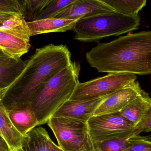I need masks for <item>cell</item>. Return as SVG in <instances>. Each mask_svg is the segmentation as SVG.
Returning a JSON list of instances; mask_svg holds the SVG:
<instances>
[{
  "label": "cell",
  "mask_w": 151,
  "mask_h": 151,
  "mask_svg": "<svg viewBox=\"0 0 151 151\" xmlns=\"http://www.w3.org/2000/svg\"><path fill=\"white\" fill-rule=\"evenodd\" d=\"M15 151H23L21 150V148H19V149H17V150H16Z\"/></svg>",
  "instance_id": "obj_31"
},
{
  "label": "cell",
  "mask_w": 151,
  "mask_h": 151,
  "mask_svg": "<svg viewBox=\"0 0 151 151\" xmlns=\"http://www.w3.org/2000/svg\"><path fill=\"white\" fill-rule=\"evenodd\" d=\"M48 145L49 151H64L59 146L56 145L50 138L49 139Z\"/></svg>",
  "instance_id": "obj_27"
},
{
  "label": "cell",
  "mask_w": 151,
  "mask_h": 151,
  "mask_svg": "<svg viewBox=\"0 0 151 151\" xmlns=\"http://www.w3.org/2000/svg\"><path fill=\"white\" fill-rule=\"evenodd\" d=\"M110 95L88 101L69 99L66 101L52 116L67 117L87 122L90 118L94 116L97 108Z\"/></svg>",
  "instance_id": "obj_11"
},
{
  "label": "cell",
  "mask_w": 151,
  "mask_h": 151,
  "mask_svg": "<svg viewBox=\"0 0 151 151\" xmlns=\"http://www.w3.org/2000/svg\"><path fill=\"white\" fill-rule=\"evenodd\" d=\"M23 14L18 12L0 9V27L3 26L9 19L17 17Z\"/></svg>",
  "instance_id": "obj_25"
},
{
  "label": "cell",
  "mask_w": 151,
  "mask_h": 151,
  "mask_svg": "<svg viewBox=\"0 0 151 151\" xmlns=\"http://www.w3.org/2000/svg\"><path fill=\"white\" fill-rule=\"evenodd\" d=\"M137 75L108 73L88 81L78 83L69 100L88 101L110 95L136 81Z\"/></svg>",
  "instance_id": "obj_6"
},
{
  "label": "cell",
  "mask_w": 151,
  "mask_h": 151,
  "mask_svg": "<svg viewBox=\"0 0 151 151\" xmlns=\"http://www.w3.org/2000/svg\"><path fill=\"white\" fill-rule=\"evenodd\" d=\"M11 58L5 54L0 49V63H5L11 59Z\"/></svg>",
  "instance_id": "obj_28"
},
{
  "label": "cell",
  "mask_w": 151,
  "mask_h": 151,
  "mask_svg": "<svg viewBox=\"0 0 151 151\" xmlns=\"http://www.w3.org/2000/svg\"><path fill=\"white\" fill-rule=\"evenodd\" d=\"M122 151H151L150 137Z\"/></svg>",
  "instance_id": "obj_24"
},
{
  "label": "cell",
  "mask_w": 151,
  "mask_h": 151,
  "mask_svg": "<svg viewBox=\"0 0 151 151\" xmlns=\"http://www.w3.org/2000/svg\"><path fill=\"white\" fill-rule=\"evenodd\" d=\"M141 19L113 12L77 20L72 30L73 39L84 42H97L112 36H119L139 29Z\"/></svg>",
  "instance_id": "obj_4"
},
{
  "label": "cell",
  "mask_w": 151,
  "mask_h": 151,
  "mask_svg": "<svg viewBox=\"0 0 151 151\" xmlns=\"http://www.w3.org/2000/svg\"><path fill=\"white\" fill-rule=\"evenodd\" d=\"M30 37L24 15L11 19L0 27V49L9 57L20 59L31 47Z\"/></svg>",
  "instance_id": "obj_8"
},
{
  "label": "cell",
  "mask_w": 151,
  "mask_h": 151,
  "mask_svg": "<svg viewBox=\"0 0 151 151\" xmlns=\"http://www.w3.org/2000/svg\"><path fill=\"white\" fill-rule=\"evenodd\" d=\"M76 21L64 19L48 18L27 21L31 36L42 34L66 32L72 30Z\"/></svg>",
  "instance_id": "obj_13"
},
{
  "label": "cell",
  "mask_w": 151,
  "mask_h": 151,
  "mask_svg": "<svg viewBox=\"0 0 151 151\" xmlns=\"http://www.w3.org/2000/svg\"><path fill=\"white\" fill-rule=\"evenodd\" d=\"M0 9L24 15L23 9L18 0H0Z\"/></svg>",
  "instance_id": "obj_23"
},
{
  "label": "cell",
  "mask_w": 151,
  "mask_h": 151,
  "mask_svg": "<svg viewBox=\"0 0 151 151\" xmlns=\"http://www.w3.org/2000/svg\"><path fill=\"white\" fill-rule=\"evenodd\" d=\"M25 63L23 71L2 99L7 111L32 102L50 79L71 64V53L65 45L50 44L37 48Z\"/></svg>",
  "instance_id": "obj_2"
},
{
  "label": "cell",
  "mask_w": 151,
  "mask_h": 151,
  "mask_svg": "<svg viewBox=\"0 0 151 151\" xmlns=\"http://www.w3.org/2000/svg\"><path fill=\"white\" fill-rule=\"evenodd\" d=\"M148 137L142 136L136 132L126 137L94 144V150L95 151H122Z\"/></svg>",
  "instance_id": "obj_18"
},
{
  "label": "cell",
  "mask_w": 151,
  "mask_h": 151,
  "mask_svg": "<svg viewBox=\"0 0 151 151\" xmlns=\"http://www.w3.org/2000/svg\"><path fill=\"white\" fill-rule=\"evenodd\" d=\"M151 109L149 94L143 91L141 95L125 106L119 112L122 116L135 126Z\"/></svg>",
  "instance_id": "obj_14"
},
{
  "label": "cell",
  "mask_w": 151,
  "mask_h": 151,
  "mask_svg": "<svg viewBox=\"0 0 151 151\" xmlns=\"http://www.w3.org/2000/svg\"><path fill=\"white\" fill-rule=\"evenodd\" d=\"M7 112L12 125L23 136L38 126L31 102L20 103Z\"/></svg>",
  "instance_id": "obj_12"
},
{
  "label": "cell",
  "mask_w": 151,
  "mask_h": 151,
  "mask_svg": "<svg viewBox=\"0 0 151 151\" xmlns=\"http://www.w3.org/2000/svg\"><path fill=\"white\" fill-rule=\"evenodd\" d=\"M87 62L99 73H151V32L128 34L99 43L86 54Z\"/></svg>",
  "instance_id": "obj_1"
},
{
  "label": "cell",
  "mask_w": 151,
  "mask_h": 151,
  "mask_svg": "<svg viewBox=\"0 0 151 151\" xmlns=\"http://www.w3.org/2000/svg\"><path fill=\"white\" fill-rule=\"evenodd\" d=\"M0 151H11L7 142L0 134Z\"/></svg>",
  "instance_id": "obj_26"
},
{
  "label": "cell",
  "mask_w": 151,
  "mask_h": 151,
  "mask_svg": "<svg viewBox=\"0 0 151 151\" xmlns=\"http://www.w3.org/2000/svg\"><path fill=\"white\" fill-rule=\"evenodd\" d=\"M25 67V62L20 58H11L0 63V89L9 88L21 74Z\"/></svg>",
  "instance_id": "obj_17"
},
{
  "label": "cell",
  "mask_w": 151,
  "mask_h": 151,
  "mask_svg": "<svg viewBox=\"0 0 151 151\" xmlns=\"http://www.w3.org/2000/svg\"><path fill=\"white\" fill-rule=\"evenodd\" d=\"M143 91L138 81L132 82L110 94L97 108L94 115L120 111Z\"/></svg>",
  "instance_id": "obj_9"
},
{
  "label": "cell",
  "mask_w": 151,
  "mask_h": 151,
  "mask_svg": "<svg viewBox=\"0 0 151 151\" xmlns=\"http://www.w3.org/2000/svg\"><path fill=\"white\" fill-rule=\"evenodd\" d=\"M0 134L7 142L11 151L20 148L23 136L12 125L2 100H0Z\"/></svg>",
  "instance_id": "obj_15"
},
{
  "label": "cell",
  "mask_w": 151,
  "mask_h": 151,
  "mask_svg": "<svg viewBox=\"0 0 151 151\" xmlns=\"http://www.w3.org/2000/svg\"><path fill=\"white\" fill-rule=\"evenodd\" d=\"M75 0H51L45 9L39 14L35 20L52 18L60 11L72 3Z\"/></svg>",
  "instance_id": "obj_21"
},
{
  "label": "cell",
  "mask_w": 151,
  "mask_h": 151,
  "mask_svg": "<svg viewBox=\"0 0 151 151\" xmlns=\"http://www.w3.org/2000/svg\"><path fill=\"white\" fill-rule=\"evenodd\" d=\"M50 138L45 128H34L23 136L20 148L23 151H49Z\"/></svg>",
  "instance_id": "obj_16"
},
{
  "label": "cell",
  "mask_w": 151,
  "mask_h": 151,
  "mask_svg": "<svg viewBox=\"0 0 151 151\" xmlns=\"http://www.w3.org/2000/svg\"><path fill=\"white\" fill-rule=\"evenodd\" d=\"M48 126L64 151H95L87 122L72 118L51 116Z\"/></svg>",
  "instance_id": "obj_5"
},
{
  "label": "cell",
  "mask_w": 151,
  "mask_h": 151,
  "mask_svg": "<svg viewBox=\"0 0 151 151\" xmlns=\"http://www.w3.org/2000/svg\"><path fill=\"white\" fill-rule=\"evenodd\" d=\"M80 65L74 62L50 79L31 102L38 126L48 122L69 100L79 81Z\"/></svg>",
  "instance_id": "obj_3"
},
{
  "label": "cell",
  "mask_w": 151,
  "mask_h": 151,
  "mask_svg": "<svg viewBox=\"0 0 151 151\" xmlns=\"http://www.w3.org/2000/svg\"><path fill=\"white\" fill-rule=\"evenodd\" d=\"M113 11L129 16H138L146 6L147 0H99Z\"/></svg>",
  "instance_id": "obj_19"
},
{
  "label": "cell",
  "mask_w": 151,
  "mask_h": 151,
  "mask_svg": "<svg viewBox=\"0 0 151 151\" xmlns=\"http://www.w3.org/2000/svg\"><path fill=\"white\" fill-rule=\"evenodd\" d=\"M87 123L93 144L126 137L137 132L135 125L119 112L94 115Z\"/></svg>",
  "instance_id": "obj_7"
},
{
  "label": "cell",
  "mask_w": 151,
  "mask_h": 151,
  "mask_svg": "<svg viewBox=\"0 0 151 151\" xmlns=\"http://www.w3.org/2000/svg\"><path fill=\"white\" fill-rule=\"evenodd\" d=\"M8 88L4 89H0V100H2Z\"/></svg>",
  "instance_id": "obj_29"
},
{
  "label": "cell",
  "mask_w": 151,
  "mask_h": 151,
  "mask_svg": "<svg viewBox=\"0 0 151 151\" xmlns=\"http://www.w3.org/2000/svg\"><path fill=\"white\" fill-rule=\"evenodd\" d=\"M115 12L99 0H75L57 13L54 18L77 20Z\"/></svg>",
  "instance_id": "obj_10"
},
{
  "label": "cell",
  "mask_w": 151,
  "mask_h": 151,
  "mask_svg": "<svg viewBox=\"0 0 151 151\" xmlns=\"http://www.w3.org/2000/svg\"><path fill=\"white\" fill-rule=\"evenodd\" d=\"M18 1L20 4V5H21V7H22V9H23V4H24V0H18Z\"/></svg>",
  "instance_id": "obj_30"
},
{
  "label": "cell",
  "mask_w": 151,
  "mask_h": 151,
  "mask_svg": "<svg viewBox=\"0 0 151 151\" xmlns=\"http://www.w3.org/2000/svg\"><path fill=\"white\" fill-rule=\"evenodd\" d=\"M51 0H24L23 9L25 19L33 21L45 9Z\"/></svg>",
  "instance_id": "obj_20"
},
{
  "label": "cell",
  "mask_w": 151,
  "mask_h": 151,
  "mask_svg": "<svg viewBox=\"0 0 151 151\" xmlns=\"http://www.w3.org/2000/svg\"><path fill=\"white\" fill-rule=\"evenodd\" d=\"M135 129L139 135L143 132H151V109L147 112L144 117L135 126Z\"/></svg>",
  "instance_id": "obj_22"
}]
</instances>
